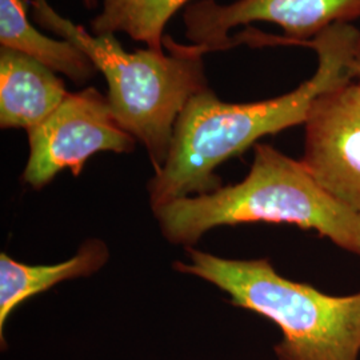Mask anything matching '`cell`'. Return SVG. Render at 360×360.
<instances>
[{
    "mask_svg": "<svg viewBox=\"0 0 360 360\" xmlns=\"http://www.w3.org/2000/svg\"><path fill=\"white\" fill-rule=\"evenodd\" d=\"M360 31L336 25L302 43L318 53V68L307 82L281 96L254 103H226L210 90L186 104L172 134L167 159L148 183L153 210L191 193L221 187L217 168L257 144L263 136L304 124L312 102L355 79Z\"/></svg>",
    "mask_w": 360,
    "mask_h": 360,
    "instance_id": "obj_1",
    "label": "cell"
},
{
    "mask_svg": "<svg viewBox=\"0 0 360 360\" xmlns=\"http://www.w3.org/2000/svg\"><path fill=\"white\" fill-rule=\"evenodd\" d=\"M254 148L242 181L154 210L168 242L191 247L212 229L263 221L312 230L360 257L359 212L326 191L300 160L270 144Z\"/></svg>",
    "mask_w": 360,
    "mask_h": 360,
    "instance_id": "obj_2",
    "label": "cell"
},
{
    "mask_svg": "<svg viewBox=\"0 0 360 360\" xmlns=\"http://www.w3.org/2000/svg\"><path fill=\"white\" fill-rule=\"evenodd\" d=\"M32 18L75 43L103 74L111 111L122 129L142 143L158 172L167 159L174 127L193 96L208 89L203 56L165 37V51H126L112 34L94 35L56 13L47 0H30Z\"/></svg>",
    "mask_w": 360,
    "mask_h": 360,
    "instance_id": "obj_3",
    "label": "cell"
},
{
    "mask_svg": "<svg viewBox=\"0 0 360 360\" xmlns=\"http://www.w3.org/2000/svg\"><path fill=\"white\" fill-rule=\"evenodd\" d=\"M190 263L175 270L217 285L231 304L252 311L282 331L274 347L279 360H358L360 291L348 296L323 294L309 284L278 274L269 259L236 260L188 248Z\"/></svg>",
    "mask_w": 360,
    "mask_h": 360,
    "instance_id": "obj_4",
    "label": "cell"
},
{
    "mask_svg": "<svg viewBox=\"0 0 360 360\" xmlns=\"http://www.w3.org/2000/svg\"><path fill=\"white\" fill-rule=\"evenodd\" d=\"M360 18V0H236L219 4L200 0L184 11L188 50L203 56L207 52L231 49L229 31L254 22L274 23L283 28L285 38L245 31L235 35L236 44L257 46L302 44L336 25H351Z\"/></svg>",
    "mask_w": 360,
    "mask_h": 360,
    "instance_id": "obj_5",
    "label": "cell"
},
{
    "mask_svg": "<svg viewBox=\"0 0 360 360\" xmlns=\"http://www.w3.org/2000/svg\"><path fill=\"white\" fill-rule=\"evenodd\" d=\"M27 134L30 155L23 179L37 190L63 169L80 175L92 155L127 154L136 144L117 123L107 96L94 87L68 94L51 115Z\"/></svg>",
    "mask_w": 360,
    "mask_h": 360,
    "instance_id": "obj_6",
    "label": "cell"
},
{
    "mask_svg": "<svg viewBox=\"0 0 360 360\" xmlns=\"http://www.w3.org/2000/svg\"><path fill=\"white\" fill-rule=\"evenodd\" d=\"M300 162L326 191L360 214V83L348 82L312 102Z\"/></svg>",
    "mask_w": 360,
    "mask_h": 360,
    "instance_id": "obj_7",
    "label": "cell"
},
{
    "mask_svg": "<svg viewBox=\"0 0 360 360\" xmlns=\"http://www.w3.org/2000/svg\"><path fill=\"white\" fill-rule=\"evenodd\" d=\"M70 92L49 67L10 49H0V127H37Z\"/></svg>",
    "mask_w": 360,
    "mask_h": 360,
    "instance_id": "obj_8",
    "label": "cell"
},
{
    "mask_svg": "<svg viewBox=\"0 0 360 360\" xmlns=\"http://www.w3.org/2000/svg\"><path fill=\"white\" fill-rule=\"evenodd\" d=\"M110 257L99 239H89L75 257L52 266H28L7 254L0 255V338L4 345V326L13 309L27 299L50 290L53 285L77 278H87L101 270Z\"/></svg>",
    "mask_w": 360,
    "mask_h": 360,
    "instance_id": "obj_9",
    "label": "cell"
},
{
    "mask_svg": "<svg viewBox=\"0 0 360 360\" xmlns=\"http://www.w3.org/2000/svg\"><path fill=\"white\" fill-rule=\"evenodd\" d=\"M30 0H0V44L22 52L63 74L77 84H84L98 72L90 56L67 39H52L28 19Z\"/></svg>",
    "mask_w": 360,
    "mask_h": 360,
    "instance_id": "obj_10",
    "label": "cell"
},
{
    "mask_svg": "<svg viewBox=\"0 0 360 360\" xmlns=\"http://www.w3.org/2000/svg\"><path fill=\"white\" fill-rule=\"evenodd\" d=\"M190 0H103L102 11L91 20V34L123 32L147 49L165 51L168 22Z\"/></svg>",
    "mask_w": 360,
    "mask_h": 360,
    "instance_id": "obj_11",
    "label": "cell"
},
{
    "mask_svg": "<svg viewBox=\"0 0 360 360\" xmlns=\"http://www.w3.org/2000/svg\"><path fill=\"white\" fill-rule=\"evenodd\" d=\"M355 79L360 83V37L356 46V53H355Z\"/></svg>",
    "mask_w": 360,
    "mask_h": 360,
    "instance_id": "obj_12",
    "label": "cell"
},
{
    "mask_svg": "<svg viewBox=\"0 0 360 360\" xmlns=\"http://www.w3.org/2000/svg\"><path fill=\"white\" fill-rule=\"evenodd\" d=\"M83 3L89 10H95L99 4V0H83Z\"/></svg>",
    "mask_w": 360,
    "mask_h": 360,
    "instance_id": "obj_13",
    "label": "cell"
}]
</instances>
